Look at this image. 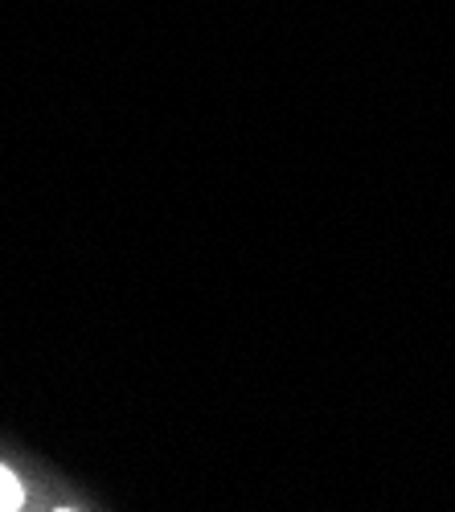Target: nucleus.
<instances>
[{
	"label": "nucleus",
	"instance_id": "nucleus-1",
	"mask_svg": "<svg viewBox=\"0 0 455 512\" xmlns=\"http://www.w3.org/2000/svg\"><path fill=\"white\" fill-rule=\"evenodd\" d=\"M25 504V488H21V480L9 472L5 463H0V512H13V508H21Z\"/></svg>",
	"mask_w": 455,
	"mask_h": 512
}]
</instances>
